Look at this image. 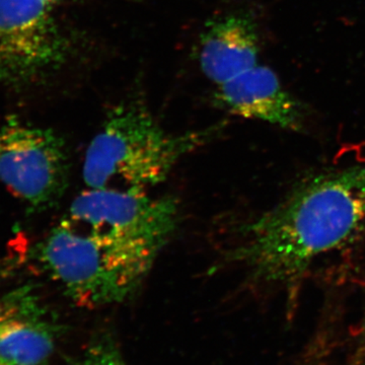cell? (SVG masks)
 <instances>
[{"instance_id": "cell-6", "label": "cell", "mask_w": 365, "mask_h": 365, "mask_svg": "<svg viewBox=\"0 0 365 365\" xmlns=\"http://www.w3.org/2000/svg\"><path fill=\"white\" fill-rule=\"evenodd\" d=\"M60 327L32 285L0 294V361L48 365Z\"/></svg>"}, {"instance_id": "cell-1", "label": "cell", "mask_w": 365, "mask_h": 365, "mask_svg": "<svg viewBox=\"0 0 365 365\" xmlns=\"http://www.w3.org/2000/svg\"><path fill=\"white\" fill-rule=\"evenodd\" d=\"M178 223L173 197L88 188L36 245L33 259L79 307L121 304L141 287Z\"/></svg>"}, {"instance_id": "cell-10", "label": "cell", "mask_w": 365, "mask_h": 365, "mask_svg": "<svg viewBox=\"0 0 365 365\" xmlns=\"http://www.w3.org/2000/svg\"><path fill=\"white\" fill-rule=\"evenodd\" d=\"M43 1L46 2L48 6H53V4H57V2L62 1V0H43Z\"/></svg>"}, {"instance_id": "cell-3", "label": "cell", "mask_w": 365, "mask_h": 365, "mask_svg": "<svg viewBox=\"0 0 365 365\" xmlns=\"http://www.w3.org/2000/svg\"><path fill=\"white\" fill-rule=\"evenodd\" d=\"M217 130L210 127L170 133L141 106H120L110 113L86 150L83 181L91 189L148 193Z\"/></svg>"}, {"instance_id": "cell-5", "label": "cell", "mask_w": 365, "mask_h": 365, "mask_svg": "<svg viewBox=\"0 0 365 365\" xmlns=\"http://www.w3.org/2000/svg\"><path fill=\"white\" fill-rule=\"evenodd\" d=\"M43 0H0V83L21 88L63 58L64 45Z\"/></svg>"}, {"instance_id": "cell-9", "label": "cell", "mask_w": 365, "mask_h": 365, "mask_svg": "<svg viewBox=\"0 0 365 365\" xmlns=\"http://www.w3.org/2000/svg\"><path fill=\"white\" fill-rule=\"evenodd\" d=\"M69 365H126L113 341L102 338L91 343Z\"/></svg>"}, {"instance_id": "cell-11", "label": "cell", "mask_w": 365, "mask_h": 365, "mask_svg": "<svg viewBox=\"0 0 365 365\" xmlns=\"http://www.w3.org/2000/svg\"><path fill=\"white\" fill-rule=\"evenodd\" d=\"M0 365H13V364H6V362L0 361Z\"/></svg>"}, {"instance_id": "cell-2", "label": "cell", "mask_w": 365, "mask_h": 365, "mask_svg": "<svg viewBox=\"0 0 365 365\" xmlns=\"http://www.w3.org/2000/svg\"><path fill=\"white\" fill-rule=\"evenodd\" d=\"M365 230V165L300 182L282 201L242 225L225 261L251 284L294 292L319 259Z\"/></svg>"}, {"instance_id": "cell-8", "label": "cell", "mask_w": 365, "mask_h": 365, "mask_svg": "<svg viewBox=\"0 0 365 365\" xmlns=\"http://www.w3.org/2000/svg\"><path fill=\"white\" fill-rule=\"evenodd\" d=\"M259 37L253 21L227 16L211 21L201 35L199 64L209 81L220 86L258 66Z\"/></svg>"}, {"instance_id": "cell-4", "label": "cell", "mask_w": 365, "mask_h": 365, "mask_svg": "<svg viewBox=\"0 0 365 365\" xmlns=\"http://www.w3.org/2000/svg\"><path fill=\"white\" fill-rule=\"evenodd\" d=\"M67 180L66 146L54 132L20 122L0 129V182L33 210L58 202Z\"/></svg>"}, {"instance_id": "cell-7", "label": "cell", "mask_w": 365, "mask_h": 365, "mask_svg": "<svg viewBox=\"0 0 365 365\" xmlns=\"http://www.w3.org/2000/svg\"><path fill=\"white\" fill-rule=\"evenodd\" d=\"M216 98L237 116L266 122L287 130L304 129V108L284 90L277 74L267 66H255L217 86Z\"/></svg>"}]
</instances>
